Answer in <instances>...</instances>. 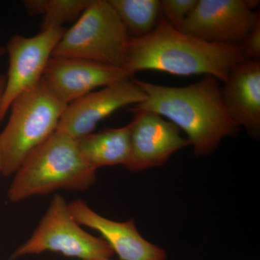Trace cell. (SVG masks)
<instances>
[{
    "mask_svg": "<svg viewBox=\"0 0 260 260\" xmlns=\"http://www.w3.org/2000/svg\"><path fill=\"white\" fill-rule=\"evenodd\" d=\"M66 107L42 80L15 99L0 133L3 176L15 174L29 154L55 133Z\"/></svg>",
    "mask_w": 260,
    "mask_h": 260,
    "instance_id": "4",
    "label": "cell"
},
{
    "mask_svg": "<svg viewBox=\"0 0 260 260\" xmlns=\"http://www.w3.org/2000/svg\"><path fill=\"white\" fill-rule=\"evenodd\" d=\"M3 172V160H2L1 153H0V174Z\"/></svg>",
    "mask_w": 260,
    "mask_h": 260,
    "instance_id": "21",
    "label": "cell"
},
{
    "mask_svg": "<svg viewBox=\"0 0 260 260\" xmlns=\"http://www.w3.org/2000/svg\"><path fill=\"white\" fill-rule=\"evenodd\" d=\"M147 95L135 79L116 82L94 90L65 108L56 132L79 139L119 109L144 102Z\"/></svg>",
    "mask_w": 260,
    "mask_h": 260,
    "instance_id": "9",
    "label": "cell"
},
{
    "mask_svg": "<svg viewBox=\"0 0 260 260\" xmlns=\"http://www.w3.org/2000/svg\"><path fill=\"white\" fill-rule=\"evenodd\" d=\"M245 60L239 45L205 42L160 17L148 35L130 39L122 70L130 78L155 70L179 76L210 75L224 83L233 68Z\"/></svg>",
    "mask_w": 260,
    "mask_h": 260,
    "instance_id": "1",
    "label": "cell"
},
{
    "mask_svg": "<svg viewBox=\"0 0 260 260\" xmlns=\"http://www.w3.org/2000/svg\"><path fill=\"white\" fill-rule=\"evenodd\" d=\"M198 2V0H162L160 1L161 15H165L168 21L179 30Z\"/></svg>",
    "mask_w": 260,
    "mask_h": 260,
    "instance_id": "17",
    "label": "cell"
},
{
    "mask_svg": "<svg viewBox=\"0 0 260 260\" xmlns=\"http://www.w3.org/2000/svg\"><path fill=\"white\" fill-rule=\"evenodd\" d=\"M257 0H198L180 31L215 44L239 45L259 20Z\"/></svg>",
    "mask_w": 260,
    "mask_h": 260,
    "instance_id": "7",
    "label": "cell"
},
{
    "mask_svg": "<svg viewBox=\"0 0 260 260\" xmlns=\"http://www.w3.org/2000/svg\"><path fill=\"white\" fill-rule=\"evenodd\" d=\"M130 78L121 68L85 59L51 57L42 83L65 105L97 89Z\"/></svg>",
    "mask_w": 260,
    "mask_h": 260,
    "instance_id": "11",
    "label": "cell"
},
{
    "mask_svg": "<svg viewBox=\"0 0 260 260\" xmlns=\"http://www.w3.org/2000/svg\"><path fill=\"white\" fill-rule=\"evenodd\" d=\"M147 99L129 109L150 111L167 118L185 132L194 153L208 155L225 137L235 135L239 126L229 116L219 80L210 75L185 87H169L135 80Z\"/></svg>",
    "mask_w": 260,
    "mask_h": 260,
    "instance_id": "2",
    "label": "cell"
},
{
    "mask_svg": "<svg viewBox=\"0 0 260 260\" xmlns=\"http://www.w3.org/2000/svg\"><path fill=\"white\" fill-rule=\"evenodd\" d=\"M47 251L82 260L111 259L114 254L104 239L80 227L70 213L68 203L59 194L54 195L31 237L13 252L11 259Z\"/></svg>",
    "mask_w": 260,
    "mask_h": 260,
    "instance_id": "6",
    "label": "cell"
},
{
    "mask_svg": "<svg viewBox=\"0 0 260 260\" xmlns=\"http://www.w3.org/2000/svg\"><path fill=\"white\" fill-rule=\"evenodd\" d=\"M96 171L84 160L77 140L55 132L29 154L15 173L8 191L11 203L59 189L85 190Z\"/></svg>",
    "mask_w": 260,
    "mask_h": 260,
    "instance_id": "3",
    "label": "cell"
},
{
    "mask_svg": "<svg viewBox=\"0 0 260 260\" xmlns=\"http://www.w3.org/2000/svg\"><path fill=\"white\" fill-rule=\"evenodd\" d=\"M5 83H6V76L4 75H0V104L4 93Z\"/></svg>",
    "mask_w": 260,
    "mask_h": 260,
    "instance_id": "19",
    "label": "cell"
},
{
    "mask_svg": "<svg viewBox=\"0 0 260 260\" xmlns=\"http://www.w3.org/2000/svg\"><path fill=\"white\" fill-rule=\"evenodd\" d=\"M229 116L252 138L260 134V61L245 60L236 65L221 88Z\"/></svg>",
    "mask_w": 260,
    "mask_h": 260,
    "instance_id": "13",
    "label": "cell"
},
{
    "mask_svg": "<svg viewBox=\"0 0 260 260\" xmlns=\"http://www.w3.org/2000/svg\"><path fill=\"white\" fill-rule=\"evenodd\" d=\"M128 34L141 38L150 34L161 17L158 0H109Z\"/></svg>",
    "mask_w": 260,
    "mask_h": 260,
    "instance_id": "15",
    "label": "cell"
},
{
    "mask_svg": "<svg viewBox=\"0 0 260 260\" xmlns=\"http://www.w3.org/2000/svg\"><path fill=\"white\" fill-rule=\"evenodd\" d=\"M130 39L109 0H93L66 30L51 57L85 59L122 69Z\"/></svg>",
    "mask_w": 260,
    "mask_h": 260,
    "instance_id": "5",
    "label": "cell"
},
{
    "mask_svg": "<svg viewBox=\"0 0 260 260\" xmlns=\"http://www.w3.org/2000/svg\"><path fill=\"white\" fill-rule=\"evenodd\" d=\"M129 123L131 153L126 169L141 172L160 167L172 154L190 145L174 123L150 111H135Z\"/></svg>",
    "mask_w": 260,
    "mask_h": 260,
    "instance_id": "10",
    "label": "cell"
},
{
    "mask_svg": "<svg viewBox=\"0 0 260 260\" xmlns=\"http://www.w3.org/2000/svg\"><path fill=\"white\" fill-rule=\"evenodd\" d=\"M5 53H6V49H5V48L0 46V57L4 55Z\"/></svg>",
    "mask_w": 260,
    "mask_h": 260,
    "instance_id": "20",
    "label": "cell"
},
{
    "mask_svg": "<svg viewBox=\"0 0 260 260\" xmlns=\"http://www.w3.org/2000/svg\"><path fill=\"white\" fill-rule=\"evenodd\" d=\"M82 156L95 170L104 167H126L130 158V125L108 128L76 140Z\"/></svg>",
    "mask_w": 260,
    "mask_h": 260,
    "instance_id": "14",
    "label": "cell"
},
{
    "mask_svg": "<svg viewBox=\"0 0 260 260\" xmlns=\"http://www.w3.org/2000/svg\"><path fill=\"white\" fill-rule=\"evenodd\" d=\"M70 213L77 223L97 231L120 260H167L162 248L149 242L140 235L134 220L116 222L92 210L85 201L68 203Z\"/></svg>",
    "mask_w": 260,
    "mask_h": 260,
    "instance_id": "12",
    "label": "cell"
},
{
    "mask_svg": "<svg viewBox=\"0 0 260 260\" xmlns=\"http://www.w3.org/2000/svg\"><path fill=\"white\" fill-rule=\"evenodd\" d=\"M64 27L41 30L32 37L15 35L7 44L9 69L0 104V122L15 99L42 80L54 49L64 36Z\"/></svg>",
    "mask_w": 260,
    "mask_h": 260,
    "instance_id": "8",
    "label": "cell"
},
{
    "mask_svg": "<svg viewBox=\"0 0 260 260\" xmlns=\"http://www.w3.org/2000/svg\"><path fill=\"white\" fill-rule=\"evenodd\" d=\"M96 260H120V259H112V258H111V259H96Z\"/></svg>",
    "mask_w": 260,
    "mask_h": 260,
    "instance_id": "22",
    "label": "cell"
},
{
    "mask_svg": "<svg viewBox=\"0 0 260 260\" xmlns=\"http://www.w3.org/2000/svg\"><path fill=\"white\" fill-rule=\"evenodd\" d=\"M93 0H25L24 8L29 15H42L41 30L63 27L77 21Z\"/></svg>",
    "mask_w": 260,
    "mask_h": 260,
    "instance_id": "16",
    "label": "cell"
},
{
    "mask_svg": "<svg viewBox=\"0 0 260 260\" xmlns=\"http://www.w3.org/2000/svg\"><path fill=\"white\" fill-rule=\"evenodd\" d=\"M239 47L246 60L259 61L260 19Z\"/></svg>",
    "mask_w": 260,
    "mask_h": 260,
    "instance_id": "18",
    "label": "cell"
}]
</instances>
